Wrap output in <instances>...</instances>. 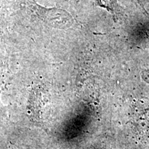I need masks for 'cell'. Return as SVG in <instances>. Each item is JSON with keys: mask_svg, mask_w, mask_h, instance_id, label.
I'll list each match as a JSON object with an SVG mask.
<instances>
[{"mask_svg": "<svg viewBox=\"0 0 149 149\" xmlns=\"http://www.w3.org/2000/svg\"><path fill=\"white\" fill-rule=\"evenodd\" d=\"M84 149H109L108 148V146L106 144H104V143L102 142H96V143H93L89 145V146H86L85 148Z\"/></svg>", "mask_w": 149, "mask_h": 149, "instance_id": "cell-1", "label": "cell"}, {"mask_svg": "<svg viewBox=\"0 0 149 149\" xmlns=\"http://www.w3.org/2000/svg\"><path fill=\"white\" fill-rule=\"evenodd\" d=\"M144 79L146 80V81L149 83V74L148 73L146 74V77H144Z\"/></svg>", "mask_w": 149, "mask_h": 149, "instance_id": "cell-2", "label": "cell"}]
</instances>
